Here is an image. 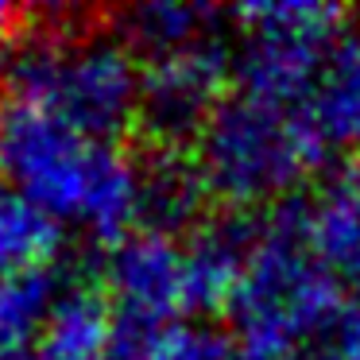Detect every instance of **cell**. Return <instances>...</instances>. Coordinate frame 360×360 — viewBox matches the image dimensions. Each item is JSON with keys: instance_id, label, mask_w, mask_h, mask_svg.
Masks as SVG:
<instances>
[{"instance_id": "cell-1", "label": "cell", "mask_w": 360, "mask_h": 360, "mask_svg": "<svg viewBox=\"0 0 360 360\" xmlns=\"http://www.w3.org/2000/svg\"><path fill=\"white\" fill-rule=\"evenodd\" d=\"M345 283L321 264L302 225V202H283L259 221L240 287L229 306L236 360H290L326 341L345 318Z\"/></svg>"}, {"instance_id": "cell-2", "label": "cell", "mask_w": 360, "mask_h": 360, "mask_svg": "<svg viewBox=\"0 0 360 360\" xmlns=\"http://www.w3.org/2000/svg\"><path fill=\"white\" fill-rule=\"evenodd\" d=\"M0 167L24 198L105 244L124 240L136 225L140 163L120 143H97L32 105L8 101L0 112Z\"/></svg>"}, {"instance_id": "cell-3", "label": "cell", "mask_w": 360, "mask_h": 360, "mask_svg": "<svg viewBox=\"0 0 360 360\" xmlns=\"http://www.w3.org/2000/svg\"><path fill=\"white\" fill-rule=\"evenodd\" d=\"M4 82L16 105H32L97 143H117L140 120L143 74L117 35L47 27L12 51Z\"/></svg>"}, {"instance_id": "cell-4", "label": "cell", "mask_w": 360, "mask_h": 360, "mask_svg": "<svg viewBox=\"0 0 360 360\" xmlns=\"http://www.w3.org/2000/svg\"><path fill=\"white\" fill-rule=\"evenodd\" d=\"M194 159L210 198H221L229 213L275 210L321 163L295 112L244 94L217 105L194 143Z\"/></svg>"}, {"instance_id": "cell-5", "label": "cell", "mask_w": 360, "mask_h": 360, "mask_svg": "<svg viewBox=\"0 0 360 360\" xmlns=\"http://www.w3.org/2000/svg\"><path fill=\"white\" fill-rule=\"evenodd\" d=\"M236 20L244 27L240 47L233 51L236 94L295 112L310 94L326 51L345 35V12L337 4L279 0L248 4Z\"/></svg>"}, {"instance_id": "cell-6", "label": "cell", "mask_w": 360, "mask_h": 360, "mask_svg": "<svg viewBox=\"0 0 360 360\" xmlns=\"http://www.w3.org/2000/svg\"><path fill=\"white\" fill-rule=\"evenodd\" d=\"M233 78V51L221 35L190 51L148 63L140 86V120L155 148H190L225 101Z\"/></svg>"}, {"instance_id": "cell-7", "label": "cell", "mask_w": 360, "mask_h": 360, "mask_svg": "<svg viewBox=\"0 0 360 360\" xmlns=\"http://www.w3.org/2000/svg\"><path fill=\"white\" fill-rule=\"evenodd\" d=\"M105 287L112 295V314L143 321L190 318L186 306V252L159 233L136 229L117 240L105 259Z\"/></svg>"}, {"instance_id": "cell-8", "label": "cell", "mask_w": 360, "mask_h": 360, "mask_svg": "<svg viewBox=\"0 0 360 360\" xmlns=\"http://www.w3.org/2000/svg\"><path fill=\"white\" fill-rule=\"evenodd\" d=\"M295 117L321 159L360 155V32H345L326 51Z\"/></svg>"}, {"instance_id": "cell-9", "label": "cell", "mask_w": 360, "mask_h": 360, "mask_svg": "<svg viewBox=\"0 0 360 360\" xmlns=\"http://www.w3.org/2000/svg\"><path fill=\"white\" fill-rule=\"evenodd\" d=\"M302 202V225L321 264L341 283H360V159L329 167Z\"/></svg>"}, {"instance_id": "cell-10", "label": "cell", "mask_w": 360, "mask_h": 360, "mask_svg": "<svg viewBox=\"0 0 360 360\" xmlns=\"http://www.w3.org/2000/svg\"><path fill=\"white\" fill-rule=\"evenodd\" d=\"M210 190L198 171V159L186 155V148H151L140 159V205H136V225L143 233L179 236L194 233L202 217Z\"/></svg>"}, {"instance_id": "cell-11", "label": "cell", "mask_w": 360, "mask_h": 360, "mask_svg": "<svg viewBox=\"0 0 360 360\" xmlns=\"http://www.w3.org/2000/svg\"><path fill=\"white\" fill-rule=\"evenodd\" d=\"M105 360H236L229 329L210 321H143L112 314V337Z\"/></svg>"}, {"instance_id": "cell-12", "label": "cell", "mask_w": 360, "mask_h": 360, "mask_svg": "<svg viewBox=\"0 0 360 360\" xmlns=\"http://www.w3.org/2000/svg\"><path fill=\"white\" fill-rule=\"evenodd\" d=\"M112 337V306L101 290L74 287L58 295L32 360H105Z\"/></svg>"}, {"instance_id": "cell-13", "label": "cell", "mask_w": 360, "mask_h": 360, "mask_svg": "<svg viewBox=\"0 0 360 360\" xmlns=\"http://www.w3.org/2000/svg\"><path fill=\"white\" fill-rule=\"evenodd\" d=\"M213 20L217 12L205 8V4H171V0H159V4H140V8L120 12V27L117 39L124 43L132 55L148 58H167L190 51L198 43L213 39Z\"/></svg>"}, {"instance_id": "cell-14", "label": "cell", "mask_w": 360, "mask_h": 360, "mask_svg": "<svg viewBox=\"0 0 360 360\" xmlns=\"http://www.w3.org/2000/svg\"><path fill=\"white\" fill-rule=\"evenodd\" d=\"M58 244H63V221L51 217L20 190H0V279L51 267Z\"/></svg>"}, {"instance_id": "cell-15", "label": "cell", "mask_w": 360, "mask_h": 360, "mask_svg": "<svg viewBox=\"0 0 360 360\" xmlns=\"http://www.w3.org/2000/svg\"><path fill=\"white\" fill-rule=\"evenodd\" d=\"M58 302V279L51 267L0 279V356L32 360L47 318Z\"/></svg>"}, {"instance_id": "cell-16", "label": "cell", "mask_w": 360, "mask_h": 360, "mask_svg": "<svg viewBox=\"0 0 360 360\" xmlns=\"http://www.w3.org/2000/svg\"><path fill=\"white\" fill-rule=\"evenodd\" d=\"M314 360H360V310L349 306L345 318L329 329V337L321 341Z\"/></svg>"}, {"instance_id": "cell-17", "label": "cell", "mask_w": 360, "mask_h": 360, "mask_svg": "<svg viewBox=\"0 0 360 360\" xmlns=\"http://www.w3.org/2000/svg\"><path fill=\"white\" fill-rule=\"evenodd\" d=\"M27 12L12 8V4H0V66L12 58V51L20 47V35L27 32Z\"/></svg>"}, {"instance_id": "cell-18", "label": "cell", "mask_w": 360, "mask_h": 360, "mask_svg": "<svg viewBox=\"0 0 360 360\" xmlns=\"http://www.w3.org/2000/svg\"><path fill=\"white\" fill-rule=\"evenodd\" d=\"M352 306H356V310H360V283H356V287H352Z\"/></svg>"}, {"instance_id": "cell-19", "label": "cell", "mask_w": 360, "mask_h": 360, "mask_svg": "<svg viewBox=\"0 0 360 360\" xmlns=\"http://www.w3.org/2000/svg\"><path fill=\"white\" fill-rule=\"evenodd\" d=\"M290 360H306V356H290Z\"/></svg>"}, {"instance_id": "cell-20", "label": "cell", "mask_w": 360, "mask_h": 360, "mask_svg": "<svg viewBox=\"0 0 360 360\" xmlns=\"http://www.w3.org/2000/svg\"><path fill=\"white\" fill-rule=\"evenodd\" d=\"M0 360H8V356H0Z\"/></svg>"}]
</instances>
